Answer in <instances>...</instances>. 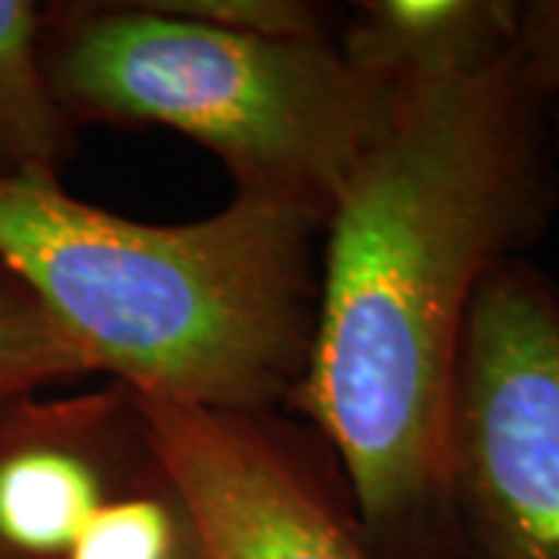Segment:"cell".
Here are the masks:
<instances>
[{
	"label": "cell",
	"instance_id": "cell-2",
	"mask_svg": "<svg viewBox=\"0 0 559 559\" xmlns=\"http://www.w3.org/2000/svg\"><path fill=\"white\" fill-rule=\"evenodd\" d=\"M311 209L242 197L193 224H143L60 178L0 180V261L94 373L140 399L267 414L289 404L318 314Z\"/></svg>",
	"mask_w": 559,
	"mask_h": 559
},
{
	"label": "cell",
	"instance_id": "cell-7",
	"mask_svg": "<svg viewBox=\"0 0 559 559\" xmlns=\"http://www.w3.org/2000/svg\"><path fill=\"white\" fill-rule=\"evenodd\" d=\"M516 25L513 0H360L336 47L367 79L392 87L503 60L516 47Z\"/></svg>",
	"mask_w": 559,
	"mask_h": 559
},
{
	"label": "cell",
	"instance_id": "cell-13",
	"mask_svg": "<svg viewBox=\"0 0 559 559\" xmlns=\"http://www.w3.org/2000/svg\"><path fill=\"white\" fill-rule=\"evenodd\" d=\"M547 109H550V131H554V146L559 156V106H547Z\"/></svg>",
	"mask_w": 559,
	"mask_h": 559
},
{
	"label": "cell",
	"instance_id": "cell-8",
	"mask_svg": "<svg viewBox=\"0 0 559 559\" xmlns=\"http://www.w3.org/2000/svg\"><path fill=\"white\" fill-rule=\"evenodd\" d=\"M40 35L44 3L0 0V180L60 178L79 146L47 79Z\"/></svg>",
	"mask_w": 559,
	"mask_h": 559
},
{
	"label": "cell",
	"instance_id": "cell-5",
	"mask_svg": "<svg viewBox=\"0 0 559 559\" xmlns=\"http://www.w3.org/2000/svg\"><path fill=\"white\" fill-rule=\"evenodd\" d=\"M209 559H382L267 414L143 399Z\"/></svg>",
	"mask_w": 559,
	"mask_h": 559
},
{
	"label": "cell",
	"instance_id": "cell-6",
	"mask_svg": "<svg viewBox=\"0 0 559 559\" xmlns=\"http://www.w3.org/2000/svg\"><path fill=\"white\" fill-rule=\"evenodd\" d=\"M159 466L143 399L121 382L0 404V559H66Z\"/></svg>",
	"mask_w": 559,
	"mask_h": 559
},
{
	"label": "cell",
	"instance_id": "cell-12",
	"mask_svg": "<svg viewBox=\"0 0 559 559\" xmlns=\"http://www.w3.org/2000/svg\"><path fill=\"white\" fill-rule=\"evenodd\" d=\"M513 50L528 87L547 106H559V0L520 3Z\"/></svg>",
	"mask_w": 559,
	"mask_h": 559
},
{
	"label": "cell",
	"instance_id": "cell-9",
	"mask_svg": "<svg viewBox=\"0 0 559 559\" xmlns=\"http://www.w3.org/2000/svg\"><path fill=\"white\" fill-rule=\"evenodd\" d=\"M66 559H209L168 463L112 500Z\"/></svg>",
	"mask_w": 559,
	"mask_h": 559
},
{
	"label": "cell",
	"instance_id": "cell-4",
	"mask_svg": "<svg viewBox=\"0 0 559 559\" xmlns=\"http://www.w3.org/2000/svg\"><path fill=\"white\" fill-rule=\"evenodd\" d=\"M451 559H559V283L513 259L460 340L448 444Z\"/></svg>",
	"mask_w": 559,
	"mask_h": 559
},
{
	"label": "cell",
	"instance_id": "cell-11",
	"mask_svg": "<svg viewBox=\"0 0 559 559\" xmlns=\"http://www.w3.org/2000/svg\"><path fill=\"white\" fill-rule=\"evenodd\" d=\"M162 10L230 35L264 40H336V13L314 0H156Z\"/></svg>",
	"mask_w": 559,
	"mask_h": 559
},
{
	"label": "cell",
	"instance_id": "cell-1",
	"mask_svg": "<svg viewBox=\"0 0 559 559\" xmlns=\"http://www.w3.org/2000/svg\"><path fill=\"white\" fill-rule=\"evenodd\" d=\"M550 109L516 50L389 87L323 221L314 336L289 407L340 460L364 535L448 554L444 444L479 286L559 205Z\"/></svg>",
	"mask_w": 559,
	"mask_h": 559
},
{
	"label": "cell",
	"instance_id": "cell-10",
	"mask_svg": "<svg viewBox=\"0 0 559 559\" xmlns=\"http://www.w3.org/2000/svg\"><path fill=\"white\" fill-rule=\"evenodd\" d=\"M87 373L94 370L84 352L28 283L0 261V404Z\"/></svg>",
	"mask_w": 559,
	"mask_h": 559
},
{
	"label": "cell",
	"instance_id": "cell-3",
	"mask_svg": "<svg viewBox=\"0 0 559 559\" xmlns=\"http://www.w3.org/2000/svg\"><path fill=\"white\" fill-rule=\"evenodd\" d=\"M40 50L75 128L178 131L227 168L237 193L323 221L389 103L336 40L230 35L156 0L44 3Z\"/></svg>",
	"mask_w": 559,
	"mask_h": 559
}]
</instances>
